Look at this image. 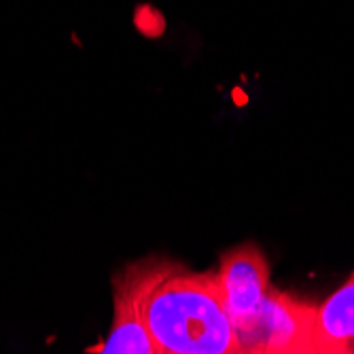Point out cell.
<instances>
[{
	"label": "cell",
	"mask_w": 354,
	"mask_h": 354,
	"mask_svg": "<svg viewBox=\"0 0 354 354\" xmlns=\"http://www.w3.org/2000/svg\"><path fill=\"white\" fill-rule=\"evenodd\" d=\"M138 306L157 354H240L216 274L138 261Z\"/></svg>",
	"instance_id": "cell-1"
},
{
	"label": "cell",
	"mask_w": 354,
	"mask_h": 354,
	"mask_svg": "<svg viewBox=\"0 0 354 354\" xmlns=\"http://www.w3.org/2000/svg\"><path fill=\"white\" fill-rule=\"evenodd\" d=\"M216 280L238 337L250 329L266 297L274 288L270 280V263L259 246L242 244L221 257Z\"/></svg>",
	"instance_id": "cell-2"
},
{
	"label": "cell",
	"mask_w": 354,
	"mask_h": 354,
	"mask_svg": "<svg viewBox=\"0 0 354 354\" xmlns=\"http://www.w3.org/2000/svg\"><path fill=\"white\" fill-rule=\"evenodd\" d=\"M316 306L272 288L259 316L238 335L240 354H278L314 337Z\"/></svg>",
	"instance_id": "cell-3"
},
{
	"label": "cell",
	"mask_w": 354,
	"mask_h": 354,
	"mask_svg": "<svg viewBox=\"0 0 354 354\" xmlns=\"http://www.w3.org/2000/svg\"><path fill=\"white\" fill-rule=\"evenodd\" d=\"M138 263L127 266L115 278L113 325L98 354H157L155 344L145 327L138 306Z\"/></svg>",
	"instance_id": "cell-4"
},
{
	"label": "cell",
	"mask_w": 354,
	"mask_h": 354,
	"mask_svg": "<svg viewBox=\"0 0 354 354\" xmlns=\"http://www.w3.org/2000/svg\"><path fill=\"white\" fill-rule=\"evenodd\" d=\"M314 339L329 354H354V274L316 308Z\"/></svg>",
	"instance_id": "cell-5"
},
{
	"label": "cell",
	"mask_w": 354,
	"mask_h": 354,
	"mask_svg": "<svg viewBox=\"0 0 354 354\" xmlns=\"http://www.w3.org/2000/svg\"><path fill=\"white\" fill-rule=\"evenodd\" d=\"M278 354H329V352H327L325 348H320L318 342H316L314 337H310V339L299 342V344H295L293 348H288V350H284V352H278Z\"/></svg>",
	"instance_id": "cell-6"
}]
</instances>
